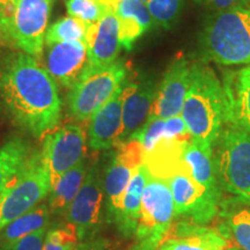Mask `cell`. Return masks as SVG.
Masks as SVG:
<instances>
[{
  "instance_id": "obj_1",
  "label": "cell",
  "mask_w": 250,
  "mask_h": 250,
  "mask_svg": "<svg viewBox=\"0 0 250 250\" xmlns=\"http://www.w3.org/2000/svg\"><path fill=\"white\" fill-rule=\"evenodd\" d=\"M0 95L15 123L33 137H43L59 125L58 85L33 56L20 52L0 65Z\"/></svg>"
},
{
  "instance_id": "obj_2",
  "label": "cell",
  "mask_w": 250,
  "mask_h": 250,
  "mask_svg": "<svg viewBox=\"0 0 250 250\" xmlns=\"http://www.w3.org/2000/svg\"><path fill=\"white\" fill-rule=\"evenodd\" d=\"M181 117L193 140L214 147L226 121V96L217 74L204 62L191 65Z\"/></svg>"
},
{
  "instance_id": "obj_3",
  "label": "cell",
  "mask_w": 250,
  "mask_h": 250,
  "mask_svg": "<svg viewBox=\"0 0 250 250\" xmlns=\"http://www.w3.org/2000/svg\"><path fill=\"white\" fill-rule=\"evenodd\" d=\"M198 52L202 62L250 64V9L212 12L198 35Z\"/></svg>"
},
{
  "instance_id": "obj_4",
  "label": "cell",
  "mask_w": 250,
  "mask_h": 250,
  "mask_svg": "<svg viewBox=\"0 0 250 250\" xmlns=\"http://www.w3.org/2000/svg\"><path fill=\"white\" fill-rule=\"evenodd\" d=\"M215 146V171L221 190L250 205V132L228 124Z\"/></svg>"
},
{
  "instance_id": "obj_5",
  "label": "cell",
  "mask_w": 250,
  "mask_h": 250,
  "mask_svg": "<svg viewBox=\"0 0 250 250\" xmlns=\"http://www.w3.org/2000/svg\"><path fill=\"white\" fill-rule=\"evenodd\" d=\"M126 79L127 67L122 61L102 67L88 64L68 90V114L76 121L86 123Z\"/></svg>"
},
{
  "instance_id": "obj_6",
  "label": "cell",
  "mask_w": 250,
  "mask_h": 250,
  "mask_svg": "<svg viewBox=\"0 0 250 250\" xmlns=\"http://www.w3.org/2000/svg\"><path fill=\"white\" fill-rule=\"evenodd\" d=\"M51 7L52 0H13V7L0 23V37L21 52L40 58Z\"/></svg>"
},
{
  "instance_id": "obj_7",
  "label": "cell",
  "mask_w": 250,
  "mask_h": 250,
  "mask_svg": "<svg viewBox=\"0 0 250 250\" xmlns=\"http://www.w3.org/2000/svg\"><path fill=\"white\" fill-rule=\"evenodd\" d=\"M51 179L40 149H34L26 168L0 197V232L49 196Z\"/></svg>"
},
{
  "instance_id": "obj_8",
  "label": "cell",
  "mask_w": 250,
  "mask_h": 250,
  "mask_svg": "<svg viewBox=\"0 0 250 250\" xmlns=\"http://www.w3.org/2000/svg\"><path fill=\"white\" fill-rule=\"evenodd\" d=\"M171 191L166 181L149 174L142 202V211L131 250H159L174 224Z\"/></svg>"
},
{
  "instance_id": "obj_9",
  "label": "cell",
  "mask_w": 250,
  "mask_h": 250,
  "mask_svg": "<svg viewBox=\"0 0 250 250\" xmlns=\"http://www.w3.org/2000/svg\"><path fill=\"white\" fill-rule=\"evenodd\" d=\"M43 137L40 151L52 186L62 174L86 159L87 134L79 124L66 123Z\"/></svg>"
},
{
  "instance_id": "obj_10",
  "label": "cell",
  "mask_w": 250,
  "mask_h": 250,
  "mask_svg": "<svg viewBox=\"0 0 250 250\" xmlns=\"http://www.w3.org/2000/svg\"><path fill=\"white\" fill-rule=\"evenodd\" d=\"M166 182L173 196L175 218L205 225L218 214L220 203L215 202L204 188L192 179L188 168L171 174Z\"/></svg>"
},
{
  "instance_id": "obj_11",
  "label": "cell",
  "mask_w": 250,
  "mask_h": 250,
  "mask_svg": "<svg viewBox=\"0 0 250 250\" xmlns=\"http://www.w3.org/2000/svg\"><path fill=\"white\" fill-rule=\"evenodd\" d=\"M116 147L114 158L103 175V191L107 204V214L111 223H115L125 190L134 171L143 165L145 155L142 144L134 139L126 140Z\"/></svg>"
},
{
  "instance_id": "obj_12",
  "label": "cell",
  "mask_w": 250,
  "mask_h": 250,
  "mask_svg": "<svg viewBox=\"0 0 250 250\" xmlns=\"http://www.w3.org/2000/svg\"><path fill=\"white\" fill-rule=\"evenodd\" d=\"M103 197V176L95 162L88 167L85 182L64 214L66 223L76 228L79 242L95 233L101 219Z\"/></svg>"
},
{
  "instance_id": "obj_13",
  "label": "cell",
  "mask_w": 250,
  "mask_h": 250,
  "mask_svg": "<svg viewBox=\"0 0 250 250\" xmlns=\"http://www.w3.org/2000/svg\"><path fill=\"white\" fill-rule=\"evenodd\" d=\"M191 65L186 57H176L166 70L148 120H167L181 115L190 85ZM147 120V121H148Z\"/></svg>"
},
{
  "instance_id": "obj_14",
  "label": "cell",
  "mask_w": 250,
  "mask_h": 250,
  "mask_svg": "<svg viewBox=\"0 0 250 250\" xmlns=\"http://www.w3.org/2000/svg\"><path fill=\"white\" fill-rule=\"evenodd\" d=\"M154 77L145 76L137 81L126 79L122 109V129L118 144L126 142L148 120L158 92Z\"/></svg>"
},
{
  "instance_id": "obj_15",
  "label": "cell",
  "mask_w": 250,
  "mask_h": 250,
  "mask_svg": "<svg viewBox=\"0 0 250 250\" xmlns=\"http://www.w3.org/2000/svg\"><path fill=\"white\" fill-rule=\"evenodd\" d=\"M44 62L57 85L70 89L88 66L86 42L72 41L46 45Z\"/></svg>"
},
{
  "instance_id": "obj_16",
  "label": "cell",
  "mask_w": 250,
  "mask_h": 250,
  "mask_svg": "<svg viewBox=\"0 0 250 250\" xmlns=\"http://www.w3.org/2000/svg\"><path fill=\"white\" fill-rule=\"evenodd\" d=\"M126 80L88 121L87 142L94 151L116 147L122 129V109Z\"/></svg>"
},
{
  "instance_id": "obj_17",
  "label": "cell",
  "mask_w": 250,
  "mask_h": 250,
  "mask_svg": "<svg viewBox=\"0 0 250 250\" xmlns=\"http://www.w3.org/2000/svg\"><path fill=\"white\" fill-rule=\"evenodd\" d=\"M86 44L90 66H108L118 61L122 44L120 24L114 12H107L98 22L87 27Z\"/></svg>"
},
{
  "instance_id": "obj_18",
  "label": "cell",
  "mask_w": 250,
  "mask_h": 250,
  "mask_svg": "<svg viewBox=\"0 0 250 250\" xmlns=\"http://www.w3.org/2000/svg\"><path fill=\"white\" fill-rule=\"evenodd\" d=\"M229 241L220 230L180 221L171 225L159 250H226Z\"/></svg>"
},
{
  "instance_id": "obj_19",
  "label": "cell",
  "mask_w": 250,
  "mask_h": 250,
  "mask_svg": "<svg viewBox=\"0 0 250 250\" xmlns=\"http://www.w3.org/2000/svg\"><path fill=\"white\" fill-rule=\"evenodd\" d=\"M182 158L192 179L201 184L215 202L221 204L223 190L215 171L213 147L191 138L184 148Z\"/></svg>"
},
{
  "instance_id": "obj_20",
  "label": "cell",
  "mask_w": 250,
  "mask_h": 250,
  "mask_svg": "<svg viewBox=\"0 0 250 250\" xmlns=\"http://www.w3.org/2000/svg\"><path fill=\"white\" fill-rule=\"evenodd\" d=\"M223 86L226 121L250 132V65L232 74Z\"/></svg>"
},
{
  "instance_id": "obj_21",
  "label": "cell",
  "mask_w": 250,
  "mask_h": 250,
  "mask_svg": "<svg viewBox=\"0 0 250 250\" xmlns=\"http://www.w3.org/2000/svg\"><path fill=\"white\" fill-rule=\"evenodd\" d=\"M115 14L120 24L122 48L127 51L132 49L137 40L155 26L147 5L142 0H122Z\"/></svg>"
},
{
  "instance_id": "obj_22",
  "label": "cell",
  "mask_w": 250,
  "mask_h": 250,
  "mask_svg": "<svg viewBox=\"0 0 250 250\" xmlns=\"http://www.w3.org/2000/svg\"><path fill=\"white\" fill-rule=\"evenodd\" d=\"M149 173L145 164L140 165L138 169L134 171L129 186L125 190L122 199L121 208L115 223L118 230L124 236H132L136 233L138 220L142 211V202L145 186L147 183Z\"/></svg>"
},
{
  "instance_id": "obj_23",
  "label": "cell",
  "mask_w": 250,
  "mask_h": 250,
  "mask_svg": "<svg viewBox=\"0 0 250 250\" xmlns=\"http://www.w3.org/2000/svg\"><path fill=\"white\" fill-rule=\"evenodd\" d=\"M33 152L30 143L21 137H13L0 145V197L26 168Z\"/></svg>"
},
{
  "instance_id": "obj_24",
  "label": "cell",
  "mask_w": 250,
  "mask_h": 250,
  "mask_svg": "<svg viewBox=\"0 0 250 250\" xmlns=\"http://www.w3.org/2000/svg\"><path fill=\"white\" fill-rule=\"evenodd\" d=\"M87 171L86 159L80 161L77 166L62 175L51 186L48 196V206L50 213L55 215H64L68 206L76 198L79 190L85 182Z\"/></svg>"
},
{
  "instance_id": "obj_25",
  "label": "cell",
  "mask_w": 250,
  "mask_h": 250,
  "mask_svg": "<svg viewBox=\"0 0 250 250\" xmlns=\"http://www.w3.org/2000/svg\"><path fill=\"white\" fill-rule=\"evenodd\" d=\"M50 215L51 213L48 204L41 203L27 213L15 219L0 232V250H7L22 237L48 227Z\"/></svg>"
},
{
  "instance_id": "obj_26",
  "label": "cell",
  "mask_w": 250,
  "mask_h": 250,
  "mask_svg": "<svg viewBox=\"0 0 250 250\" xmlns=\"http://www.w3.org/2000/svg\"><path fill=\"white\" fill-rule=\"evenodd\" d=\"M177 138H191L181 115L167 120H148L130 137V139L142 144L145 152L149 151L160 140Z\"/></svg>"
},
{
  "instance_id": "obj_27",
  "label": "cell",
  "mask_w": 250,
  "mask_h": 250,
  "mask_svg": "<svg viewBox=\"0 0 250 250\" xmlns=\"http://www.w3.org/2000/svg\"><path fill=\"white\" fill-rule=\"evenodd\" d=\"M87 26L76 18L68 15L62 18L57 22L48 27L45 33L44 45L55 44L62 42H72V41H83L86 42Z\"/></svg>"
},
{
  "instance_id": "obj_28",
  "label": "cell",
  "mask_w": 250,
  "mask_h": 250,
  "mask_svg": "<svg viewBox=\"0 0 250 250\" xmlns=\"http://www.w3.org/2000/svg\"><path fill=\"white\" fill-rule=\"evenodd\" d=\"M243 250H250V208H243L230 211L225 221V228L220 230Z\"/></svg>"
},
{
  "instance_id": "obj_29",
  "label": "cell",
  "mask_w": 250,
  "mask_h": 250,
  "mask_svg": "<svg viewBox=\"0 0 250 250\" xmlns=\"http://www.w3.org/2000/svg\"><path fill=\"white\" fill-rule=\"evenodd\" d=\"M186 0H149L147 8L155 26L171 29L182 14Z\"/></svg>"
},
{
  "instance_id": "obj_30",
  "label": "cell",
  "mask_w": 250,
  "mask_h": 250,
  "mask_svg": "<svg viewBox=\"0 0 250 250\" xmlns=\"http://www.w3.org/2000/svg\"><path fill=\"white\" fill-rule=\"evenodd\" d=\"M78 243L76 228L66 223L48 228L42 250H76Z\"/></svg>"
},
{
  "instance_id": "obj_31",
  "label": "cell",
  "mask_w": 250,
  "mask_h": 250,
  "mask_svg": "<svg viewBox=\"0 0 250 250\" xmlns=\"http://www.w3.org/2000/svg\"><path fill=\"white\" fill-rule=\"evenodd\" d=\"M67 13L83 22L87 27L94 24L107 12L96 0H67Z\"/></svg>"
},
{
  "instance_id": "obj_32",
  "label": "cell",
  "mask_w": 250,
  "mask_h": 250,
  "mask_svg": "<svg viewBox=\"0 0 250 250\" xmlns=\"http://www.w3.org/2000/svg\"><path fill=\"white\" fill-rule=\"evenodd\" d=\"M46 230H48V227H44L35 233L29 234V235L24 236L21 240H19L18 242H15L7 250H42L43 245H44Z\"/></svg>"
},
{
  "instance_id": "obj_33",
  "label": "cell",
  "mask_w": 250,
  "mask_h": 250,
  "mask_svg": "<svg viewBox=\"0 0 250 250\" xmlns=\"http://www.w3.org/2000/svg\"><path fill=\"white\" fill-rule=\"evenodd\" d=\"M193 1L212 12L250 7V0H193Z\"/></svg>"
},
{
  "instance_id": "obj_34",
  "label": "cell",
  "mask_w": 250,
  "mask_h": 250,
  "mask_svg": "<svg viewBox=\"0 0 250 250\" xmlns=\"http://www.w3.org/2000/svg\"><path fill=\"white\" fill-rule=\"evenodd\" d=\"M12 7H13V0H0V23L5 20Z\"/></svg>"
},
{
  "instance_id": "obj_35",
  "label": "cell",
  "mask_w": 250,
  "mask_h": 250,
  "mask_svg": "<svg viewBox=\"0 0 250 250\" xmlns=\"http://www.w3.org/2000/svg\"><path fill=\"white\" fill-rule=\"evenodd\" d=\"M96 1L104 8L105 12H114L115 13L122 0H96Z\"/></svg>"
},
{
  "instance_id": "obj_36",
  "label": "cell",
  "mask_w": 250,
  "mask_h": 250,
  "mask_svg": "<svg viewBox=\"0 0 250 250\" xmlns=\"http://www.w3.org/2000/svg\"><path fill=\"white\" fill-rule=\"evenodd\" d=\"M142 1H143V2H145V4H147V2L149 1V0H142Z\"/></svg>"
},
{
  "instance_id": "obj_37",
  "label": "cell",
  "mask_w": 250,
  "mask_h": 250,
  "mask_svg": "<svg viewBox=\"0 0 250 250\" xmlns=\"http://www.w3.org/2000/svg\"><path fill=\"white\" fill-rule=\"evenodd\" d=\"M96 250H99V249H96Z\"/></svg>"
},
{
  "instance_id": "obj_38",
  "label": "cell",
  "mask_w": 250,
  "mask_h": 250,
  "mask_svg": "<svg viewBox=\"0 0 250 250\" xmlns=\"http://www.w3.org/2000/svg\"><path fill=\"white\" fill-rule=\"evenodd\" d=\"M249 9H250V7H249Z\"/></svg>"
}]
</instances>
